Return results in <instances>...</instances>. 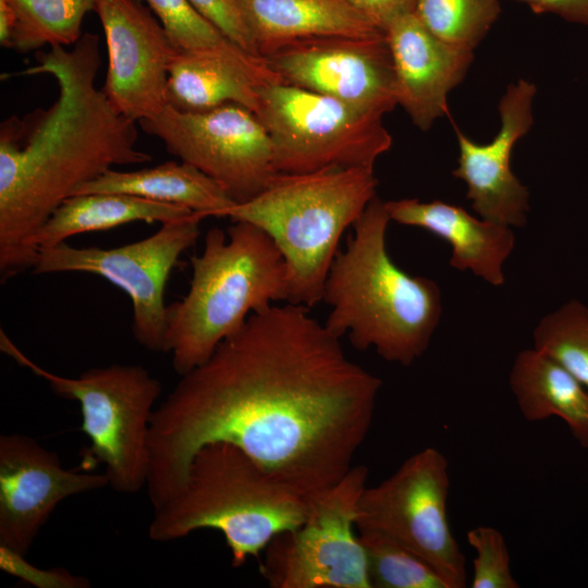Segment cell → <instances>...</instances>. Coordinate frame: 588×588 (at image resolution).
<instances>
[{
	"mask_svg": "<svg viewBox=\"0 0 588 588\" xmlns=\"http://www.w3.org/2000/svg\"><path fill=\"white\" fill-rule=\"evenodd\" d=\"M382 384L309 308L284 303L252 314L156 406L152 509L180 489L195 453L218 441L306 498L333 486L371 428Z\"/></svg>",
	"mask_w": 588,
	"mask_h": 588,
	"instance_id": "cell-1",
	"label": "cell"
},
{
	"mask_svg": "<svg viewBox=\"0 0 588 588\" xmlns=\"http://www.w3.org/2000/svg\"><path fill=\"white\" fill-rule=\"evenodd\" d=\"M26 74H49L59 91L48 109L11 118L0 130V279L32 269L35 237L78 187L114 166L151 156L137 148L135 121L120 113L96 84L99 37L85 33L73 48L36 53Z\"/></svg>",
	"mask_w": 588,
	"mask_h": 588,
	"instance_id": "cell-2",
	"label": "cell"
},
{
	"mask_svg": "<svg viewBox=\"0 0 588 588\" xmlns=\"http://www.w3.org/2000/svg\"><path fill=\"white\" fill-rule=\"evenodd\" d=\"M390 216L376 196L354 223L344 250L328 272L322 302L331 310L323 322L351 344L373 347L387 362L411 366L427 351L442 314L438 284L401 269L387 250Z\"/></svg>",
	"mask_w": 588,
	"mask_h": 588,
	"instance_id": "cell-3",
	"label": "cell"
},
{
	"mask_svg": "<svg viewBox=\"0 0 588 588\" xmlns=\"http://www.w3.org/2000/svg\"><path fill=\"white\" fill-rule=\"evenodd\" d=\"M186 295L167 307L166 352L179 376L204 364L254 313L289 302L286 264L270 236L245 221L210 229L191 257Z\"/></svg>",
	"mask_w": 588,
	"mask_h": 588,
	"instance_id": "cell-4",
	"label": "cell"
},
{
	"mask_svg": "<svg viewBox=\"0 0 588 588\" xmlns=\"http://www.w3.org/2000/svg\"><path fill=\"white\" fill-rule=\"evenodd\" d=\"M308 498L267 473L235 444L218 441L193 456L180 489L154 510L148 536L170 542L193 531H220L233 567L260 562L269 541L306 518Z\"/></svg>",
	"mask_w": 588,
	"mask_h": 588,
	"instance_id": "cell-5",
	"label": "cell"
},
{
	"mask_svg": "<svg viewBox=\"0 0 588 588\" xmlns=\"http://www.w3.org/2000/svg\"><path fill=\"white\" fill-rule=\"evenodd\" d=\"M373 169L277 173L254 198L235 204L231 221L252 223L273 241L289 274V302L311 308L322 302L340 240L377 196Z\"/></svg>",
	"mask_w": 588,
	"mask_h": 588,
	"instance_id": "cell-6",
	"label": "cell"
},
{
	"mask_svg": "<svg viewBox=\"0 0 588 588\" xmlns=\"http://www.w3.org/2000/svg\"><path fill=\"white\" fill-rule=\"evenodd\" d=\"M0 348L42 378L58 396L79 404L89 456L103 465L114 491L136 493L147 485L150 422L162 391L157 378L140 365L122 364L91 368L74 378L56 375L27 357L3 330Z\"/></svg>",
	"mask_w": 588,
	"mask_h": 588,
	"instance_id": "cell-7",
	"label": "cell"
},
{
	"mask_svg": "<svg viewBox=\"0 0 588 588\" xmlns=\"http://www.w3.org/2000/svg\"><path fill=\"white\" fill-rule=\"evenodd\" d=\"M255 114L271 139L277 173L373 169L392 146L383 115L284 83L259 88Z\"/></svg>",
	"mask_w": 588,
	"mask_h": 588,
	"instance_id": "cell-8",
	"label": "cell"
},
{
	"mask_svg": "<svg viewBox=\"0 0 588 588\" xmlns=\"http://www.w3.org/2000/svg\"><path fill=\"white\" fill-rule=\"evenodd\" d=\"M449 490L448 460L427 446L379 485L364 489L356 529L401 544L429 563L448 588H464L466 559L449 524Z\"/></svg>",
	"mask_w": 588,
	"mask_h": 588,
	"instance_id": "cell-9",
	"label": "cell"
},
{
	"mask_svg": "<svg viewBox=\"0 0 588 588\" xmlns=\"http://www.w3.org/2000/svg\"><path fill=\"white\" fill-rule=\"evenodd\" d=\"M368 468L352 466L333 486L308 498L304 522L274 536L260 573L272 588H370L365 550L355 534Z\"/></svg>",
	"mask_w": 588,
	"mask_h": 588,
	"instance_id": "cell-10",
	"label": "cell"
},
{
	"mask_svg": "<svg viewBox=\"0 0 588 588\" xmlns=\"http://www.w3.org/2000/svg\"><path fill=\"white\" fill-rule=\"evenodd\" d=\"M203 219L191 213L170 220L148 237L113 248L61 243L40 249L32 270L34 274L84 272L106 279L131 298L135 341L148 351L166 352V284L181 255L196 243Z\"/></svg>",
	"mask_w": 588,
	"mask_h": 588,
	"instance_id": "cell-11",
	"label": "cell"
},
{
	"mask_svg": "<svg viewBox=\"0 0 588 588\" xmlns=\"http://www.w3.org/2000/svg\"><path fill=\"white\" fill-rule=\"evenodd\" d=\"M138 124L169 154L219 183L235 204L257 196L277 174L269 134L242 105L229 102L201 111L168 105Z\"/></svg>",
	"mask_w": 588,
	"mask_h": 588,
	"instance_id": "cell-12",
	"label": "cell"
},
{
	"mask_svg": "<svg viewBox=\"0 0 588 588\" xmlns=\"http://www.w3.org/2000/svg\"><path fill=\"white\" fill-rule=\"evenodd\" d=\"M284 84L381 115L397 106L387 35L327 36L286 42L264 56Z\"/></svg>",
	"mask_w": 588,
	"mask_h": 588,
	"instance_id": "cell-13",
	"label": "cell"
},
{
	"mask_svg": "<svg viewBox=\"0 0 588 588\" xmlns=\"http://www.w3.org/2000/svg\"><path fill=\"white\" fill-rule=\"evenodd\" d=\"M108 68L102 87L113 107L139 122L168 106L171 63L180 50L140 0H98Z\"/></svg>",
	"mask_w": 588,
	"mask_h": 588,
	"instance_id": "cell-14",
	"label": "cell"
},
{
	"mask_svg": "<svg viewBox=\"0 0 588 588\" xmlns=\"http://www.w3.org/2000/svg\"><path fill=\"white\" fill-rule=\"evenodd\" d=\"M109 486L105 473L62 466L58 453L34 438L0 437V544L26 555L64 499Z\"/></svg>",
	"mask_w": 588,
	"mask_h": 588,
	"instance_id": "cell-15",
	"label": "cell"
},
{
	"mask_svg": "<svg viewBox=\"0 0 588 588\" xmlns=\"http://www.w3.org/2000/svg\"><path fill=\"white\" fill-rule=\"evenodd\" d=\"M536 85L525 78L507 85L499 101L500 130L487 144H478L456 130L457 167L452 175L464 181L466 197L480 218L522 228L527 223L529 191L511 169L516 143L534 125Z\"/></svg>",
	"mask_w": 588,
	"mask_h": 588,
	"instance_id": "cell-16",
	"label": "cell"
},
{
	"mask_svg": "<svg viewBox=\"0 0 588 588\" xmlns=\"http://www.w3.org/2000/svg\"><path fill=\"white\" fill-rule=\"evenodd\" d=\"M391 49L397 105L421 131L448 114V96L466 76L474 51L449 45L431 34L414 12L385 30Z\"/></svg>",
	"mask_w": 588,
	"mask_h": 588,
	"instance_id": "cell-17",
	"label": "cell"
},
{
	"mask_svg": "<svg viewBox=\"0 0 588 588\" xmlns=\"http://www.w3.org/2000/svg\"><path fill=\"white\" fill-rule=\"evenodd\" d=\"M282 83L264 57L235 44L216 49L179 51L168 78V105L201 111L234 102L256 113L259 88Z\"/></svg>",
	"mask_w": 588,
	"mask_h": 588,
	"instance_id": "cell-18",
	"label": "cell"
},
{
	"mask_svg": "<svg viewBox=\"0 0 588 588\" xmlns=\"http://www.w3.org/2000/svg\"><path fill=\"white\" fill-rule=\"evenodd\" d=\"M391 221L425 229L452 247L450 266L470 270L492 285L504 283L502 266L515 246L511 226L477 219L464 208L441 200L403 198L385 201Z\"/></svg>",
	"mask_w": 588,
	"mask_h": 588,
	"instance_id": "cell-19",
	"label": "cell"
},
{
	"mask_svg": "<svg viewBox=\"0 0 588 588\" xmlns=\"http://www.w3.org/2000/svg\"><path fill=\"white\" fill-rule=\"evenodd\" d=\"M237 3L261 57L299 39L385 34L344 0H237Z\"/></svg>",
	"mask_w": 588,
	"mask_h": 588,
	"instance_id": "cell-20",
	"label": "cell"
},
{
	"mask_svg": "<svg viewBox=\"0 0 588 588\" xmlns=\"http://www.w3.org/2000/svg\"><path fill=\"white\" fill-rule=\"evenodd\" d=\"M509 384L527 421L561 418L588 449V389L559 363L536 348L524 350L513 362Z\"/></svg>",
	"mask_w": 588,
	"mask_h": 588,
	"instance_id": "cell-21",
	"label": "cell"
},
{
	"mask_svg": "<svg viewBox=\"0 0 588 588\" xmlns=\"http://www.w3.org/2000/svg\"><path fill=\"white\" fill-rule=\"evenodd\" d=\"M120 193L185 207L207 217H226L235 205L224 188L196 167L167 161L134 171L110 169L74 193Z\"/></svg>",
	"mask_w": 588,
	"mask_h": 588,
	"instance_id": "cell-22",
	"label": "cell"
},
{
	"mask_svg": "<svg viewBox=\"0 0 588 588\" xmlns=\"http://www.w3.org/2000/svg\"><path fill=\"white\" fill-rule=\"evenodd\" d=\"M192 210L172 204L120 193L76 194L66 198L47 219L35 237L38 249L65 243L71 236L113 229L135 221L167 222Z\"/></svg>",
	"mask_w": 588,
	"mask_h": 588,
	"instance_id": "cell-23",
	"label": "cell"
},
{
	"mask_svg": "<svg viewBox=\"0 0 588 588\" xmlns=\"http://www.w3.org/2000/svg\"><path fill=\"white\" fill-rule=\"evenodd\" d=\"M14 25L10 48L20 52L45 46L68 47L83 36L86 14L95 11L98 0H3Z\"/></svg>",
	"mask_w": 588,
	"mask_h": 588,
	"instance_id": "cell-24",
	"label": "cell"
},
{
	"mask_svg": "<svg viewBox=\"0 0 588 588\" xmlns=\"http://www.w3.org/2000/svg\"><path fill=\"white\" fill-rule=\"evenodd\" d=\"M414 13L436 37L474 51L500 16L499 0H415Z\"/></svg>",
	"mask_w": 588,
	"mask_h": 588,
	"instance_id": "cell-25",
	"label": "cell"
},
{
	"mask_svg": "<svg viewBox=\"0 0 588 588\" xmlns=\"http://www.w3.org/2000/svg\"><path fill=\"white\" fill-rule=\"evenodd\" d=\"M534 348L588 389V307L572 299L541 318L534 330Z\"/></svg>",
	"mask_w": 588,
	"mask_h": 588,
	"instance_id": "cell-26",
	"label": "cell"
},
{
	"mask_svg": "<svg viewBox=\"0 0 588 588\" xmlns=\"http://www.w3.org/2000/svg\"><path fill=\"white\" fill-rule=\"evenodd\" d=\"M370 588H448L439 573L401 544L372 532H358Z\"/></svg>",
	"mask_w": 588,
	"mask_h": 588,
	"instance_id": "cell-27",
	"label": "cell"
},
{
	"mask_svg": "<svg viewBox=\"0 0 588 588\" xmlns=\"http://www.w3.org/2000/svg\"><path fill=\"white\" fill-rule=\"evenodd\" d=\"M180 51L216 49L229 40L189 0H146Z\"/></svg>",
	"mask_w": 588,
	"mask_h": 588,
	"instance_id": "cell-28",
	"label": "cell"
},
{
	"mask_svg": "<svg viewBox=\"0 0 588 588\" xmlns=\"http://www.w3.org/2000/svg\"><path fill=\"white\" fill-rule=\"evenodd\" d=\"M466 539L476 555L473 561L471 588H519L514 578L504 536L490 526L467 531Z\"/></svg>",
	"mask_w": 588,
	"mask_h": 588,
	"instance_id": "cell-29",
	"label": "cell"
},
{
	"mask_svg": "<svg viewBox=\"0 0 588 588\" xmlns=\"http://www.w3.org/2000/svg\"><path fill=\"white\" fill-rule=\"evenodd\" d=\"M0 568L12 576L33 585L37 588H89L90 581L79 575H73L69 571L57 567L41 569L25 560L8 547L0 544Z\"/></svg>",
	"mask_w": 588,
	"mask_h": 588,
	"instance_id": "cell-30",
	"label": "cell"
},
{
	"mask_svg": "<svg viewBox=\"0 0 588 588\" xmlns=\"http://www.w3.org/2000/svg\"><path fill=\"white\" fill-rule=\"evenodd\" d=\"M189 2L229 40L245 51L259 56L237 0H189Z\"/></svg>",
	"mask_w": 588,
	"mask_h": 588,
	"instance_id": "cell-31",
	"label": "cell"
},
{
	"mask_svg": "<svg viewBox=\"0 0 588 588\" xmlns=\"http://www.w3.org/2000/svg\"><path fill=\"white\" fill-rule=\"evenodd\" d=\"M382 30L397 17L414 12L415 0H344Z\"/></svg>",
	"mask_w": 588,
	"mask_h": 588,
	"instance_id": "cell-32",
	"label": "cell"
},
{
	"mask_svg": "<svg viewBox=\"0 0 588 588\" xmlns=\"http://www.w3.org/2000/svg\"><path fill=\"white\" fill-rule=\"evenodd\" d=\"M535 13H550L568 22L588 25V0H518Z\"/></svg>",
	"mask_w": 588,
	"mask_h": 588,
	"instance_id": "cell-33",
	"label": "cell"
}]
</instances>
